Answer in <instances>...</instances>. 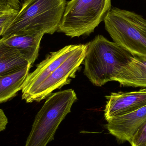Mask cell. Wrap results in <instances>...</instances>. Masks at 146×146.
<instances>
[{"mask_svg":"<svg viewBox=\"0 0 146 146\" xmlns=\"http://www.w3.org/2000/svg\"><path fill=\"white\" fill-rule=\"evenodd\" d=\"M111 8V0H71L67 2L57 31L71 38L89 35Z\"/></svg>","mask_w":146,"mask_h":146,"instance_id":"obj_5","label":"cell"},{"mask_svg":"<svg viewBox=\"0 0 146 146\" xmlns=\"http://www.w3.org/2000/svg\"><path fill=\"white\" fill-rule=\"evenodd\" d=\"M129 143L131 146H146V123L137 131Z\"/></svg>","mask_w":146,"mask_h":146,"instance_id":"obj_14","label":"cell"},{"mask_svg":"<svg viewBox=\"0 0 146 146\" xmlns=\"http://www.w3.org/2000/svg\"><path fill=\"white\" fill-rule=\"evenodd\" d=\"M44 34L40 33L13 35L2 38L6 44L19 51L32 66L38 56L40 42Z\"/></svg>","mask_w":146,"mask_h":146,"instance_id":"obj_10","label":"cell"},{"mask_svg":"<svg viewBox=\"0 0 146 146\" xmlns=\"http://www.w3.org/2000/svg\"><path fill=\"white\" fill-rule=\"evenodd\" d=\"M32 66L0 76V104L13 98L22 90Z\"/></svg>","mask_w":146,"mask_h":146,"instance_id":"obj_12","label":"cell"},{"mask_svg":"<svg viewBox=\"0 0 146 146\" xmlns=\"http://www.w3.org/2000/svg\"><path fill=\"white\" fill-rule=\"evenodd\" d=\"M17 11L9 7L0 6V16Z\"/></svg>","mask_w":146,"mask_h":146,"instance_id":"obj_18","label":"cell"},{"mask_svg":"<svg viewBox=\"0 0 146 146\" xmlns=\"http://www.w3.org/2000/svg\"><path fill=\"white\" fill-rule=\"evenodd\" d=\"M87 48L86 44H79L72 54L24 100L27 103L40 102L56 89L70 83L71 78H75L76 73L84 61Z\"/></svg>","mask_w":146,"mask_h":146,"instance_id":"obj_6","label":"cell"},{"mask_svg":"<svg viewBox=\"0 0 146 146\" xmlns=\"http://www.w3.org/2000/svg\"><path fill=\"white\" fill-rule=\"evenodd\" d=\"M104 21L114 42L134 56L146 58V19L133 11L111 7Z\"/></svg>","mask_w":146,"mask_h":146,"instance_id":"obj_4","label":"cell"},{"mask_svg":"<svg viewBox=\"0 0 146 146\" xmlns=\"http://www.w3.org/2000/svg\"><path fill=\"white\" fill-rule=\"evenodd\" d=\"M28 65H31L19 51L6 44L2 38L0 39V76Z\"/></svg>","mask_w":146,"mask_h":146,"instance_id":"obj_13","label":"cell"},{"mask_svg":"<svg viewBox=\"0 0 146 146\" xmlns=\"http://www.w3.org/2000/svg\"><path fill=\"white\" fill-rule=\"evenodd\" d=\"M8 121L4 111L0 109V132L6 129Z\"/></svg>","mask_w":146,"mask_h":146,"instance_id":"obj_17","label":"cell"},{"mask_svg":"<svg viewBox=\"0 0 146 146\" xmlns=\"http://www.w3.org/2000/svg\"><path fill=\"white\" fill-rule=\"evenodd\" d=\"M77 99L72 89L51 94L36 115L25 146H47Z\"/></svg>","mask_w":146,"mask_h":146,"instance_id":"obj_3","label":"cell"},{"mask_svg":"<svg viewBox=\"0 0 146 146\" xmlns=\"http://www.w3.org/2000/svg\"><path fill=\"white\" fill-rule=\"evenodd\" d=\"M105 97L104 117L107 121L145 106L146 88L134 92H112Z\"/></svg>","mask_w":146,"mask_h":146,"instance_id":"obj_8","label":"cell"},{"mask_svg":"<svg viewBox=\"0 0 146 146\" xmlns=\"http://www.w3.org/2000/svg\"><path fill=\"white\" fill-rule=\"evenodd\" d=\"M84 74L92 83L101 87L116 78L134 56L126 49L102 35L86 44Z\"/></svg>","mask_w":146,"mask_h":146,"instance_id":"obj_2","label":"cell"},{"mask_svg":"<svg viewBox=\"0 0 146 146\" xmlns=\"http://www.w3.org/2000/svg\"><path fill=\"white\" fill-rule=\"evenodd\" d=\"M0 6L8 7L17 11L21 8L19 0H0Z\"/></svg>","mask_w":146,"mask_h":146,"instance_id":"obj_16","label":"cell"},{"mask_svg":"<svg viewBox=\"0 0 146 146\" xmlns=\"http://www.w3.org/2000/svg\"><path fill=\"white\" fill-rule=\"evenodd\" d=\"M66 0H27L1 36L37 33L53 34L57 31Z\"/></svg>","mask_w":146,"mask_h":146,"instance_id":"obj_1","label":"cell"},{"mask_svg":"<svg viewBox=\"0 0 146 146\" xmlns=\"http://www.w3.org/2000/svg\"><path fill=\"white\" fill-rule=\"evenodd\" d=\"M24 1H27V0H24Z\"/></svg>","mask_w":146,"mask_h":146,"instance_id":"obj_19","label":"cell"},{"mask_svg":"<svg viewBox=\"0 0 146 146\" xmlns=\"http://www.w3.org/2000/svg\"><path fill=\"white\" fill-rule=\"evenodd\" d=\"M78 46L79 44L67 45L58 51L50 53L37 65L33 72L28 74L21 90L22 99L24 100L70 57Z\"/></svg>","mask_w":146,"mask_h":146,"instance_id":"obj_7","label":"cell"},{"mask_svg":"<svg viewBox=\"0 0 146 146\" xmlns=\"http://www.w3.org/2000/svg\"><path fill=\"white\" fill-rule=\"evenodd\" d=\"M115 81L123 86L146 88V58L138 56L132 57Z\"/></svg>","mask_w":146,"mask_h":146,"instance_id":"obj_11","label":"cell"},{"mask_svg":"<svg viewBox=\"0 0 146 146\" xmlns=\"http://www.w3.org/2000/svg\"><path fill=\"white\" fill-rule=\"evenodd\" d=\"M18 11L0 16V36H1L5 27L13 19Z\"/></svg>","mask_w":146,"mask_h":146,"instance_id":"obj_15","label":"cell"},{"mask_svg":"<svg viewBox=\"0 0 146 146\" xmlns=\"http://www.w3.org/2000/svg\"><path fill=\"white\" fill-rule=\"evenodd\" d=\"M109 133L120 142H129L137 131L146 123V106L107 121Z\"/></svg>","mask_w":146,"mask_h":146,"instance_id":"obj_9","label":"cell"}]
</instances>
